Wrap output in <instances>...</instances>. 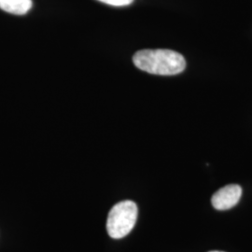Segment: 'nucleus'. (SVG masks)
<instances>
[{"label":"nucleus","instance_id":"f03ea898","mask_svg":"<svg viewBox=\"0 0 252 252\" xmlns=\"http://www.w3.org/2000/svg\"><path fill=\"white\" fill-rule=\"evenodd\" d=\"M138 209L135 202L126 200L116 204L109 211L107 231L111 238L126 237L135 227Z\"/></svg>","mask_w":252,"mask_h":252},{"label":"nucleus","instance_id":"20e7f679","mask_svg":"<svg viewBox=\"0 0 252 252\" xmlns=\"http://www.w3.org/2000/svg\"><path fill=\"white\" fill-rule=\"evenodd\" d=\"M32 6V0H0V9L15 15L27 14Z\"/></svg>","mask_w":252,"mask_h":252},{"label":"nucleus","instance_id":"f257e3e1","mask_svg":"<svg viewBox=\"0 0 252 252\" xmlns=\"http://www.w3.org/2000/svg\"><path fill=\"white\" fill-rule=\"evenodd\" d=\"M135 66L146 72L173 76L182 72L186 61L181 54L171 50H142L133 56Z\"/></svg>","mask_w":252,"mask_h":252},{"label":"nucleus","instance_id":"7ed1b4c3","mask_svg":"<svg viewBox=\"0 0 252 252\" xmlns=\"http://www.w3.org/2000/svg\"><path fill=\"white\" fill-rule=\"evenodd\" d=\"M241 195L242 188L239 185L229 184L217 190L211 198V203L218 210H228L238 204Z\"/></svg>","mask_w":252,"mask_h":252},{"label":"nucleus","instance_id":"423d86ee","mask_svg":"<svg viewBox=\"0 0 252 252\" xmlns=\"http://www.w3.org/2000/svg\"><path fill=\"white\" fill-rule=\"evenodd\" d=\"M218 252V251H212V252Z\"/></svg>","mask_w":252,"mask_h":252},{"label":"nucleus","instance_id":"39448f33","mask_svg":"<svg viewBox=\"0 0 252 252\" xmlns=\"http://www.w3.org/2000/svg\"><path fill=\"white\" fill-rule=\"evenodd\" d=\"M98 1L110 5V6L124 7V6H128V5L132 4L134 0H98Z\"/></svg>","mask_w":252,"mask_h":252}]
</instances>
